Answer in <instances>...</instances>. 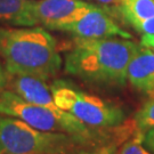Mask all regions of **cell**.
Listing matches in <instances>:
<instances>
[{"instance_id":"cell-1","label":"cell","mask_w":154,"mask_h":154,"mask_svg":"<svg viewBox=\"0 0 154 154\" xmlns=\"http://www.w3.org/2000/svg\"><path fill=\"white\" fill-rule=\"evenodd\" d=\"M139 45L125 38L73 40L65 54L67 74L100 87H123L128 65Z\"/></svg>"},{"instance_id":"cell-2","label":"cell","mask_w":154,"mask_h":154,"mask_svg":"<svg viewBox=\"0 0 154 154\" xmlns=\"http://www.w3.org/2000/svg\"><path fill=\"white\" fill-rule=\"evenodd\" d=\"M0 58L8 75H31L45 81L57 75L63 64L55 38L38 25H0Z\"/></svg>"},{"instance_id":"cell-3","label":"cell","mask_w":154,"mask_h":154,"mask_svg":"<svg viewBox=\"0 0 154 154\" xmlns=\"http://www.w3.org/2000/svg\"><path fill=\"white\" fill-rule=\"evenodd\" d=\"M86 145L64 132L39 130L24 121L0 116V154H72Z\"/></svg>"},{"instance_id":"cell-4","label":"cell","mask_w":154,"mask_h":154,"mask_svg":"<svg viewBox=\"0 0 154 154\" xmlns=\"http://www.w3.org/2000/svg\"><path fill=\"white\" fill-rule=\"evenodd\" d=\"M50 90L57 106L89 128L107 129L122 126L126 114L120 106L77 88L64 80H55Z\"/></svg>"},{"instance_id":"cell-5","label":"cell","mask_w":154,"mask_h":154,"mask_svg":"<svg viewBox=\"0 0 154 154\" xmlns=\"http://www.w3.org/2000/svg\"><path fill=\"white\" fill-rule=\"evenodd\" d=\"M0 114L17 118L39 130L69 134L86 145L95 138L90 128L69 112L63 111L57 113L47 107L30 103L6 88L0 91Z\"/></svg>"},{"instance_id":"cell-6","label":"cell","mask_w":154,"mask_h":154,"mask_svg":"<svg viewBox=\"0 0 154 154\" xmlns=\"http://www.w3.org/2000/svg\"><path fill=\"white\" fill-rule=\"evenodd\" d=\"M57 31L70 33L75 38L82 39H106L116 37L131 39V34L123 30L112 15L98 5L77 21L62 25L57 29Z\"/></svg>"},{"instance_id":"cell-7","label":"cell","mask_w":154,"mask_h":154,"mask_svg":"<svg viewBox=\"0 0 154 154\" xmlns=\"http://www.w3.org/2000/svg\"><path fill=\"white\" fill-rule=\"evenodd\" d=\"M96 5L83 0H33V13L38 22L48 30L77 21Z\"/></svg>"},{"instance_id":"cell-8","label":"cell","mask_w":154,"mask_h":154,"mask_svg":"<svg viewBox=\"0 0 154 154\" xmlns=\"http://www.w3.org/2000/svg\"><path fill=\"white\" fill-rule=\"evenodd\" d=\"M127 80L139 93H154V50L139 45L128 65Z\"/></svg>"},{"instance_id":"cell-9","label":"cell","mask_w":154,"mask_h":154,"mask_svg":"<svg viewBox=\"0 0 154 154\" xmlns=\"http://www.w3.org/2000/svg\"><path fill=\"white\" fill-rule=\"evenodd\" d=\"M0 25L37 26L33 0H0Z\"/></svg>"},{"instance_id":"cell-10","label":"cell","mask_w":154,"mask_h":154,"mask_svg":"<svg viewBox=\"0 0 154 154\" xmlns=\"http://www.w3.org/2000/svg\"><path fill=\"white\" fill-rule=\"evenodd\" d=\"M116 16L128 24L154 16V0H122L118 7Z\"/></svg>"},{"instance_id":"cell-11","label":"cell","mask_w":154,"mask_h":154,"mask_svg":"<svg viewBox=\"0 0 154 154\" xmlns=\"http://www.w3.org/2000/svg\"><path fill=\"white\" fill-rule=\"evenodd\" d=\"M134 122L138 130L142 132L154 128V95L149 96V99L137 111L134 118Z\"/></svg>"},{"instance_id":"cell-12","label":"cell","mask_w":154,"mask_h":154,"mask_svg":"<svg viewBox=\"0 0 154 154\" xmlns=\"http://www.w3.org/2000/svg\"><path fill=\"white\" fill-rule=\"evenodd\" d=\"M144 132L140 130H136L134 132L130 139H128L126 143L122 145L118 154H152L143 143Z\"/></svg>"},{"instance_id":"cell-13","label":"cell","mask_w":154,"mask_h":154,"mask_svg":"<svg viewBox=\"0 0 154 154\" xmlns=\"http://www.w3.org/2000/svg\"><path fill=\"white\" fill-rule=\"evenodd\" d=\"M137 32L142 33V34H154V16L146 18V20H142L138 22L134 23L131 25Z\"/></svg>"},{"instance_id":"cell-14","label":"cell","mask_w":154,"mask_h":154,"mask_svg":"<svg viewBox=\"0 0 154 154\" xmlns=\"http://www.w3.org/2000/svg\"><path fill=\"white\" fill-rule=\"evenodd\" d=\"M96 2H98L102 5V7L104 8L105 11H107L109 14L112 15V11L114 13V15H116V11H118V7L120 6L122 0H94Z\"/></svg>"},{"instance_id":"cell-15","label":"cell","mask_w":154,"mask_h":154,"mask_svg":"<svg viewBox=\"0 0 154 154\" xmlns=\"http://www.w3.org/2000/svg\"><path fill=\"white\" fill-rule=\"evenodd\" d=\"M143 143L152 154H154V128L144 132Z\"/></svg>"},{"instance_id":"cell-16","label":"cell","mask_w":154,"mask_h":154,"mask_svg":"<svg viewBox=\"0 0 154 154\" xmlns=\"http://www.w3.org/2000/svg\"><path fill=\"white\" fill-rule=\"evenodd\" d=\"M140 45L149 47L154 50V34H144V35H142Z\"/></svg>"},{"instance_id":"cell-17","label":"cell","mask_w":154,"mask_h":154,"mask_svg":"<svg viewBox=\"0 0 154 154\" xmlns=\"http://www.w3.org/2000/svg\"><path fill=\"white\" fill-rule=\"evenodd\" d=\"M97 154H118V149L114 144H109L97 151Z\"/></svg>"},{"instance_id":"cell-18","label":"cell","mask_w":154,"mask_h":154,"mask_svg":"<svg viewBox=\"0 0 154 154\" xmlns=\"http://www.w3.org/2000/svg\"><path fill=\"white\" fill-rule=\"evenodd\" d=\"M7 78H8V74L6 72L4 65L0 64V82L4 85V87H6V82H7Z\"/></svg>"},{"instance_id":"cell-19","label":"cell","mask_w":154,"mask_h":154,"mask_svg":"<svg viewBox=\"0 0 154 154\" xmlns=\"http://www.w3.org/2000/svg\"><path fill=\"white\" fill-rule=\"evenodd\" d=\"M77 154H97V152H88V151H81Z\"/></svg>"},{"instance_id":"cell-20","label":"cell","mask_w":154,"mask_h":154,"mask_svg":"<svg viewBox=\"0 0 154 154\" xmlns=\"http://www.w3.org/2000/svg\"><path fill=\"white\" fill-rule=\"evenodd\" d=\"M2 89H5V87H4V85H2V83L0 82V91H1Z\"/></svg>"},{"instance_id":"cell-21","label":"cell","mask_w":154,"mask_h":154,"mask_svg":"<svg viewBox=\"0 0 154 154\" xmlns=\"http://www.w3.org/2000/svg\"><path fill=\"white\" fill-rule=\"evenodd\" d=\"M153 95H154V93H153V94H152V95H149V96H153Z\"/></svg>"}]
</instances>
